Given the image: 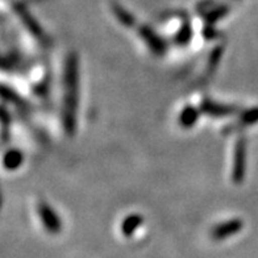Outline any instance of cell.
Wrapping results in <instances>:
<instances>
[{
	"label": "cell",
	"instance_id": "6da1fadb",
	"mask_svg": "<svg viewBox=\"0 0 258 258\" xmlns=\"http://www.w3.org/2000/svg\"><path fill=\"white\" fill-rule=\"evenodd\" d=\"M79 105V58L75 51L69 53L63 69V100L62 124L69 137L75 136L78 128Z\"/></svg>",
	"mask_w": 258,
	"mask_h": 258
},
{
	"label": "cell",
	"instance_id": "7a4b0ae2",
	"mask_svg": "<svg viewBox=\"0 0 258 258\" xmlns=\"http://www.w3.org/2000/svg\"><path fill=\"white\" fill-rule=\"evenodd\" d=\"M246 173V140L240 136L234 144L233 165H232V180L234 184H241Z\"/></svg>",
	"mask_w": 258,
	"mask_h": 258
},
{
	"label": "cell",
	"instance_id": "3957f363",
	"mask_svg": "<svg viewBox=\"0 0 258 258\" xmlns=\"http://www.w3.org/2000/svg\"><path fill=\"white\" fill-rule=\"evenodd\" d=\"M14 11L15 14L17 15V17L20 19L21 23H23V25L25 27V29H27L36 40L42 42V44H45V42L48 41V36L45 33L44 28H41L40 23L32 16V14L28 11V8L25 7L24 4L16 2V3L14 4Z\"/></svg>",
	"mask_w": 258,
	"mask_h": 258
},
{
	"label": "cell",
	"instance_id": "277c9868",
	"mask_svg": "<svg viewBox=\"0 0 258 258\" xmlns=\"http://www.w3.org/2000/svg\"><path fill=\"white\" fill-rule=\"evenodd\" d=\"M139 34L154 55H157V57L165 55V53L167 51L166 41L163 40L161 36H158L152 28L148 27V25H141L139 28Z\"/></svg>",
	"mask_w": 258,
	"mask_h": 258
},
{
	"label": "cell",
	"instance_id": "5b68a950",
	"mask_svg": "<svg viewBox=\"0 0 258 258\" xmlns=\"http://www.w3.org/2000/svg\"><path fill=\"white\" fill-rule=\"evenodd\" d=\"M201 111L204 115L211 116V117H225V116H232L237 113L238 109L237 105L224 104V103L215 102L212 99H203L201 103Z\"/></svg>",
	"mask_w": 258,
	"mask_h": 258
},
{
	"label": "cell",
	"instance_id": "8992f818",
	"mask_svg": "<svg viewBox=\"0 0 258 258\" xmlns=\"http://www.w3.org/2000/svg\"><path fill=\"white\" fill-rule=\"evenodd\" d=\"M37 214L40 216L41 223L44 224V227L49 232H51V233H58V232L61 231V219L57 215V212L46 202H40L38 203Z\"/></svg>",
	"mask_w": 258,
	"mask_h": 258
},
{
	"label": "cell",
	"instance_id": "52a82bcc",
	"mask_svg": "<svg viewBox=\"0 0 258 258\" xmlns=\"http://www.w3.org/2000/svg\"><path fill=\"white\" fill-rule=\"evenodd\" d=\"M244 227V223L240 219H231V220L224 221L221 224H218L216 227L212 228L211 236L216 240H223L229 236H233L234 233L240 232Z\"/></svg>",
	"mask_w": 258,
	"mask_h": 258
},
{
	"label": "cell",
	"instance_id": "ba28073f",
	"mask_svg": "<svg viewBox=\"0 0 258 258\" xmlns=\"http://www.w3.org/2000/svg\"><path fill=\"white\" fill-rule=\"evenodd\" d=\"M202 111L201 108H197L194 105H186L179 113V117H178V122L179 125L184 129L192 128L195 124L199 120V116H201Z\"/></svg>",
	"mask_w": 258,
	"mask_h": 258
},
{
	"label": "cell",
	"instance_id": "9c48e42d",
	"mask_svg": "<svg viewBox=\"0 0 258 258\" xmlns=\"http://www.w3.org/2000/svg\"><path fill=\"white\" fill-rule=\"evenodd\" d=\"M24 162V154L19 149H10L6 152L3 157V165L4 167L10 171H15L23 165Z\"/></svg>",
	"mask_w": 258,
	"mask_h": 258
},
{
	"label": "cell",
	"instance_id": "30bf717a",
	"mask_svg": "<svg viewBox=\"0 0 258 258\" xmlns=\"http://www.w3.org/2000/svg\"><path fill=\"white\" fill-rule=\"evenodd\" d=\"M111 10H112L113 16L117 19V21H119L122 27L133 28L136 25V20H135V17L132 16V14L128 12V11L122 7V6H120L119 3L113 2V3L111 4Z\"/></svg>",
	"mask_w": 258,
	"mask_h": 258
},
{
	"label": "cell",
	"instance_id": "8fae6325",
	"mask_svg": "<svg viewBox=\"0 0 258 258\" xmlns=\"http://www.w3.org/2000/svg\"><path fill=\"white\" fill-rule=\"evenodd\" d=\"M144 218L139 214H132L126 216L124 220H122L121 224V232L124 233V236H132L135 233L137 228L143 224Z\"/></svg>",
	"mask_w": 258,
	"mask_h": 258
},
{
	"label": "cell",
	"instance_id": "7c38bea8",
	"mask_svg": "<svg viewBox=\"0 0 258 258\" xmlns=\"http://www.w3.org/2000/svg\"><path fill=\"white\" fill-rule=\"evenodd\" d=\"M255 122H258V107L246 109V111L240 113L237 122L234 124L233 128H244V126L253 125Z\"/></svg>",
	"mask_w": 258,
	"mask_h": 258
},
{
	"label": "cell",
	"instance_id": "4fadbf2b",
	"mask_svg": "<svg viewBox=\"0 0 258 258\" xmlns=\"http://www.w3.org/2000/svg\"><path fill=\"white\" fill-rule=\"evenodd\" d=\"M192 27H191V23L188 21H184L183 25L180 27L179 31L177 32L175 37H174V42L178 45V46H186L188 45L191 40H192Z\"/></svg>",
	"mask_w": 258,
	"mask_h": 258
},
{
	"label": "cell",
	"instance_id": "5bb4252c",
	"mask_svg": "<svg viewBox=\"0 0 258 258\" xmlns=\"http://www.w3.org/2000/svg\"><path fill=\"white\" fill-rule=\"evenodd\" d=\"M229 12V8L227 6H220V7H216L214 10H208L206 14H204V20L207 23V25H214L215 23H218L219 20H221L223 17H225Z\"/></svg>",
	"mask_w": 258,
	"mask_h": 258
},
{
	"label": "cell",
	"instance_id": "9a60e30c",
	"mask_svg": "<svg viewBox=\"0 0 258 258\" xmlns=\"http://www.w3.org/2000/svg\"><path fill=\"white\" fill-rule=\"evenodd\" d=\"M223 53H224V46L223 45H219V46H216L214 50L211 51L207 63V75H210V73L212 74L215 69L218 68V64L221 61V57H223Z\"/></svg>",
	"mask_w": 258,
	"mask_h": 258
},
{
	"label": "cell",
	"instance_id": "2e32d148",
	"mask_svg": "<svg viewBox=\"0 0 258 258\" xmlns=\"http://www.w3.org/2000/svg\"><path fill=\"white\" fill-rule=\"evenodd\" d=\"M2 94H3V98L10 100L12 104L17 105V107H21V108H27L28 103L25 102L24 99L21 98L16 91H14L12 89L7 87V86H3V89H2Z\"/></svg>",
	"mask_w": 258,
	"mask_h": 258
},
{
	"label": "cell",
	"instance_id": "e0dca14e",
	"mask_svg": "<svg viewBox=\"0 0 258 258\" xmlns=\"http://www.w3.org/2000/svg\"><path fill=\"white\" fill-rule=\"evenodd\" d=\"M203 33H204V37L207 38V40H214V38L216 37V32L214 31L212 25H207V28L204 29Z\"/></svg>",
	"mask_w": 258,
	"mask_h": 258
}]
</instances>
